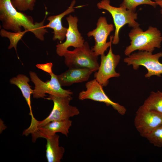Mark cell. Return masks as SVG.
<instances>
[{"mask_svg":"<svg viewBox=\"0 0 162 162\" xmlns=\"http://www.w3.org/2000/svg\"><path fill=\"white\" fill-rule=\"evenodd\" d=\"M48 14L46 11L43 20L34 23L31 16L17 11L11 0H0V20L4 29L17 32L22 31L23 27L41 41L44 40V35L48 32L44 25Z\"/></svg>","mask_w":162,"mask_h":162,"instance_id":"1","label":"cell"},{"mask_svg":"<svg viewBox=\"0 0 162 162\" xmlns=\"http://www.w3.org/2000/svg\"><path fill=\"white\" fill-rule=\"evenodd\" d=\"M128 36L130 44L124 51L127 56L136 50L152 52L155 48L161 47L162 36L160 31L156 27L150 26L145 31L139 26L133 28Z\"/></svg>","mask_w":162,"mask_h":162,"instance_id":"2","label":"cell"},{"mask_svg":"<svg viewBox=\"0 0 162 162\" xmlns=\"http://www.w3.org/2000/svg\"><path fill=\"white\" fill-rule=\"evenodd\" d=\"M110 0H102L97 4V6L98 9L105 10L112 15L115 28L112 43L116 45L119 42V33L124 26L128 24L129 27L135 28L139 27L140 24L136 21L137 14L135 12L122 6L114 7L110 4Z\"/></svg>","mask_w":162,"mask_h":162,"instance_id":"3","label":"cell"},{"mask_svg":"<svg viewBox=\"0 0 162 162\" xmlns=\"http://www.w3.org/2000/svg\"><path fill=\"white\" fill-rule=\"evenodd\" d=\"M63 56L65 64L69 68H86L96 72L99 67L98 56L90 49L87 41L81 47L75 48L72 51L68 50Z\"/></svg>","mask_w":162,"mask_h":162,"instance_id":"4","label":"cell"},{"mask_svg":"<svg viewBox=\"0 0 162 162\" xmlns=\"http://www.w3.org/2000/svg\"><path fill=\"white\" fill-rule=\"evenodd\" d=\"M162 57V52L155 54L152 52L140 51L132 53L124 59V62L128 65H131L134 70H137L140 66L146 68L147 72L145 75L146 78L153 76L158 77L162 74V63L159 61Z\"/></svg>","mask_w":162,"mask_h":162,"instance_id":"5","label":"cell"},{"mask_svg":"<svg viewBox=\"0 0 162 162\" xmlns=\"http://www.w3.org/2000/svg\"><path fill=\"white\" fill-rule=\"evenodd\" d=\"M45 98L52 101L53 108L46 118L42 121H38L36 130L49 122L69 119L80 114V111L76 106L69 104L73 98L71 96L61 97L50 95L48 98Z\"/></svg>","mask_w":162,"mask_h":162,"instance_id":"6","label":"cell"},{"mask_svg":"<svg viewBox=\"0 0 162 162\" xmlns=\"http://www.w3.org/2000/svg\"><path fill=\"white\" fill-rule=\"evenodd\" d=\"M29 74L31 81L34 85L33 94L34 98H44L46 93L57 97H70L73 92L70 90H65L62 87L57 77L53 73L50 74V80L44 82L33 71H30Z\"/></svg>","mask_w":162,"mask_h":162,"instance_id":"7","label":"cell"},{"mask_svg":"<svg viewBox=\"0 0 162 162\" xmlns=\"http://www.w3.org/2000/svg\"><path fill=\"white\" fill-rule=\"evenodd\" d=\"M85 86L86 90H82L79 93L78 98L80 100L88 99L103 102L107 106H111L120 115H124L125 114L126 110L125 107L111 100L104 92L103 86L95 79L87 82Z\"/></svg>","mask_w":162,"mask_h":162,"instance_id":"8","label":"cell"},{"mask_svg":"<svg viewBox=\"0 0 162 162\" xmlns=\"http://www.w3.org/2000/svg\"><path fill=\"white\" fill-rule=\"evenodd\" d=\"M96 28L88 32L87 34L88 37L93 36L95 40V44L92 50L98 56L104 54L107 49L112 46L113 35L110 36V41L107 42L108 36L114 30V25L107 23L106 18L100 16L96 24Z\"/></svg>","mask_w":162,"mask_h":162,"instance_id":"9","label":"cell"},{"mask_svg":"<svg viewBox=\"0 0 162 162\" xmlns=\"http://www.w3.org/2000/svg\"><path fill=\"white\" fill-rule=\"evenodd\" d=\"M120 59V55L113 53L112 46L106 55L104 54L101 56L100 63L98 70L94 74V77L103 87L107 86L110 78L120 76V74L116 72L115 69Z\"/></svg>","mask_w":162,"mask_h":162,"instance_id":"10","label":"cell"},{"mask_svg":"<svg viewBox=\"0 0 162 162\" xmlns=\"http://www.w3.org/2000/svg\"><path fill=\"white\" fill-rule=\"evenodd\" d=\"M162 123V113L148 110L143 105L137 110L134 120V125L140 135L146 137Z\"/></svg>","mask_w":162,"mask_h":162,"instance_id":"11","label":"cell"},{"mask_svg":"<svg viewBox=\"0 0 162 162\" xmlns=\"http://www.w3.org/2000/svg\"><path fill=\"white\" fill-rule=\"evenodd\" d=\"M66 19L68 24L66 35V40L64 42L58 43L56 45V52L60 56H64L69 47L71 46L75 48L80 47L84 45L85 42L84 39L78 29L77 17L69 15Z\"/></svg>","mask_w":162,"mask_h":162,"instance_id":"12","label":"cell"},{"mask_svg":"<svg viewBox=\"0 0 162 162\" xmlns=\"http://www.w3.org/2000/svg\"><path fill=\"white\" fill-rule=\"evenodd\" d=\"M72 124V121L69 119L54 121L48 123L38 128L31 134L32 141L35 142L39 138H50L57 132L68 136L69 130Z\"/></svg>","mask_w":162,"mask_h":162,"instance_id":"13","label":"cell"},{"mask_svg":"<svg viewBox=\"0 0 162 162\" xmlns=\"http://www.w3.org/2000/svg\"><path fill=\"white\" fill-rule=\"evenodd\" d=\"M93 72L94 70L88 68H69L57 77L62 86H68L87 81Z\"/></svg>","mask_w":162,"mask_h":162,"instance_id":"14","label":"cell"},{"mask_svg":"<svg viewBox=\"0 0 162 162\" xmlns=\"http://www.w3.org/2000/svg\"><path fill=\"white\" fill-rule=\"evenodd\" d=\"M76 1L73 0L68 8L62 13L56 15L49 16L47 19L49 22L45 25L46 28H50L53 30V40L63 41L66 37L68 28L64 27L62 24V19L65 16L75 11L74 6Z\"/></svg>","mask_w":162,"mask_h":162,"instance_id":"15","label":"cell"},{"mask_svg":"<svg viewBox=\"0 0 162 162\" xmlns=\"http://www.w3.org/2000/svg\"><path fill=\"white\" fill-rule=\"evenodd\" d=\"M29 81V78L22 74H19L16 76L10 79L9 81L10 84L15 85L21 91L29 108L30 112L29 115L31 117V124H33L37 120L33 116L31 106V96L32 94H33L34 90L31 88V86L28 83Z\"/></svg>","mask_w":162,"mask_h":162,"instance_id":"16","label":"cell"},{"mask_svg":"<svg viewBox=\"0 0 162 162\" xmlns=\"http://www.w3.org/2000/svg\"><path fill=\"white\" fill-rule=\"evenodd\" d=\"M59 136L56 134L46 139V155L48 162H60L64 152V148L59 146Z\"/></svg>","mask_w":162,"mask_h":162,"instance_id":"17","label":"cell"},{"mask_svg":"<svg viewBox=\"0 0 162 162\" xmlns=\"http://www.w3.org/2000/svg\"><path fill=\"white\" fill-rule=\"evenodd\" d=\"M143 105L149 110L162 113V92H152Z\"/></svg>","mask_w":162,"mask_h":162,"instance_id":"18","label":"cell"},{"mask_svg":"<svg viewBox=\"0 0 162 162\" xmlns=\"http://www.w3.org/2000/svg\"><path fill=\"white\" fill-rule=\"evenodd\" d=\"M27 30L17 32H8L4 29H2L0 31V35L3 37L7 38L9 40L10 44L8 49H10L14 47L17 52V45L19 41L21 39L23 36L27 32Z\"/></svg>","mask_w":162,"mask_h":162,"instance_id":"19","label":"cell"},{"mask_svg":"<svg viewBox=\"0 0 162 162\" xmlns=\"http://www.w3.org/2000/svg\"><path fill=\"white\" fill-rule=\"evenodd\" d=\"M142 4L150 5L154 8L157 5L154 1L152 0H123L120 6L125 7L128 10L135 12L136 8Z\"/></svg>","mask_w":162,"mask_h":162,"instance_id":"20","label":"cell"},{"mask_svg":"<svg viewBox=\"0 0 162 162\" xmlns=\"http://www.w3.org/2000/svg\"><path fill=\"white\" fill-rule=\"evenodd\" d=\"M145 138L155 146L162 147V123L154 129Z\"/></svg>","mask_w":162,"mask_h":162,"instance_id":"21","label":"cell"},{"mask_svg":"<svg viewBox=\"0 0 162 162\" xmlns=\"http://www.w3.org/2000/svg\"><path fill=\"white\" fill-rule=\"evenodd\" d=\"M52 63L49 62L44 64H37L36 66L38 69L48 73L50 75L53 73L52 70Z\"/></svg>","mask_w":162,"mask_h":162,"instance_id":"22","label":"cell"},{"mask_svg":"<svg viewBox=\"0 0 162 162\" xmlns=\"http://www.w3.org/2000/svg\"><path fill=\"white\" fill-rule=\"evenodd\" d=\"M36 0H24L23 11L27 10H33Z\"/></svg>","mask_w":162,"mask_h":162,"instance_id":"23","label":"cell"},{"mask_svg":"<svg viewBox=\"0 0 162 162\" xmlns=\"http://www.w3.org/2000/svg\"><path fill=\"white\" fill-rule=\"evenodd\" d=\"M24 0H12V3L14 7L19 11H23Z\"/></svg>","mask_w":162,"mask_h":162,"instance_id":"24","label":"cell"},{"mask_svg":"<svg viewBox=\"0 0 162 162\" xmlns=\"http://www.w3.org/2000/svg\"><path fill=\"white\" fill-rule=\"evenodd\" d=\"M157 5H158L162 9V0H154Z\"/></svg>","mask_w":162,"mask_h":162,"instance_id":"25","label":"cell"},{"mask_svg":"<svg viewBox=\"0 0 162 162\" xmlns=\"http://www.w3.org/2000/svg\"><path fill=\"white\" fill-rule=\"evenodd\" d=\"M160 12L161 14L162 15V9H161L160 10Z\"/></svg>","mask_w":162,"mask_h":162,"instance_id":"26","label":"cell"}]
</instances>
